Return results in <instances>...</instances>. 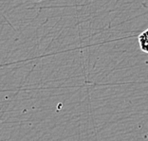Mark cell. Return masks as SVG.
Masks as SVG:
<instances>
[{
    "label": "cell",
    "instance_id": "6da1fadb",
    "mask_svg": "<svg viewBox=\"0 0 148 141\" xmlns=\"http://www.w3.org/2000/svg\"><path fill=\"white\" fill-rule=\"evenodd\" d=\"M138 40H139L140 50L148 54V29L140 33L138 37Z\"/></svg>",
    "mask_w": 148,
    "mask_h": 141
}]
</instances>
